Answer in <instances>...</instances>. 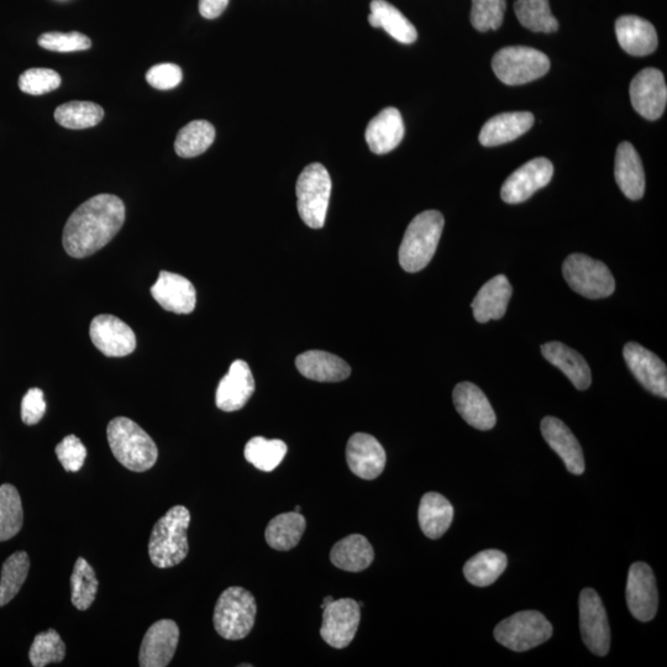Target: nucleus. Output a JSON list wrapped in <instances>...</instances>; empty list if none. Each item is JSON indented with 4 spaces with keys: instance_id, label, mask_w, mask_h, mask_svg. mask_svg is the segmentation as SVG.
<instances>
[{
    "instance_id": "1",
    "label": "nucleus",
    "mask_w": 667,
    "mask_h": 667,
    "mask_svg": "<svg viewBox=\"0 0 667 667\" xmlns=\"http://www.w3.org/2000/svg\"><path fill=\"white\" fill-rule=\"evenodd\" d=\"M125 206L113 194H98L81 204L68 218L62 243L75 259L96 254L107 246L123 228Z\"/></svg>"
},
{
    "instance_id": "2",
    "label": "nucleus",
    "mask_w": 667,
    "mask_h": 667,
    "mask_svg": "<svg viewBox=\"0 0 667 667\" xmlns=\"http://www.w3.org/2000/svg\"><path fill=\"white\" fill-rule=\"evenodd\" d=\"M110 450L126 469L145 472L155 466L159 450L155 441L134 420L114 418L107 428Z\"/></svg>"
},
{
    "instance_id": "3",
    "label": "nucleus",
    "mask_w": 667,
    "mask_h": 667,
    "mask_svg": "<svg viewBox=\"0 0 667 667\" xmlns=\"http://www.w3.org/2000/svg\"><path fill=\"white\" fill-rule=\"evenodd\" d=\"M189 523H191V513L185 506L171 508L157 521L152 529L149 543L152 564L159 569H170L187 558Z\"/></svg>"
},
{
    "instance_id": "4",
    "label": "nucleus",
    "mask_w": 667,
    "mask_h": 667,
    "mask_svg": "<svg viewBox=\"0 0 667 667\" xmlns=\"http://www.w3.org/2000/svg\"><path fill=\"white\" fill-rule=\"evenodd\" d=\"M445 220L438 210L417 215L408 225L399 248V264L409 273L425 269L438 249Z\"/></svg>"
},
{
    "instance_id": "5",
    "label": "nucleus",
    "mask_w": 667,
    "mask_h": 667,
    "mask_svg": "<svg viewBox=\"0 0 667 667\" xmlns=\"http://www.w3.org/2000/svg\"><path fill=\"white\" fill-rule=\"evenodd\" d=\"M257 606L255 597L243 587H229L220 595L214 608V628L220 637L241 640L255 626Z\"/></svg>"
},
{
    "instance_id": "6",
    "label": "nucleus",
    "mask_w": 667,
    "mask_h": 667,
    "mask_svg": "<svg viewBox=\"0 0 667 667\" xmlns=\"http://www.w3.org/2000/svg\"><path fill=\"white\" fill-rule=\"evenodd\" d=\"M297 208L304 223L312 229H322L332 194V178L327 168L314 162L304 168L298 177Z\"/></svg>"
},
{
    "instance_id": "7",
    "label": "nucleus",
    "mask_w": 667,
    "mask_h": 667,
    "mask_svg": "<svg viewBox=\"0 0 667 667\" xmlns=\"http://www.w3.org/2000/svg\"><path fill=\"white\" fill-rule=\"evenodd\" d=\"M492 70L507 86H521L544 77L550 70V60L532 47L509 46L493 56Z\"/></svg>"
},
{
    "instance_id": "8",
    "label": "nucleus",
    "mask_w": 667,
    "mask_h": 667,
    "mask_svg": "<svg viewBox=\"0 0 667 667\" xmlns=\"http://www.w3.org/2000/svg\"><path fill=\"white\" fill-rule=\"evenodd\" d=\"M553 626L537 611H523L504 619L495 629L498 643L513 651H527L548 642Z\"/></svg>"
},
{
    "instance_id": "9",
    "label": "nucleus",
    "mask_w": 667,
    "mask_h": 667,
    "mask_svg": "<svg viewBox=\"0 0 667 667\" xmlns=\"http://www.w3.org/2000/svg\"><path fill=\"white\" fill-rule=\"evenodd\" d=\"M563 273L572 290L582 297L607 298L616 291V281L611 270L603 262L590 256L570 255L564 262Z\"/></svg>"
},
{
    "instance_id": "10",
    "label": "nucleus",
    "mask_w": 667,
    "mask_h": 667,
    "mask_svg": "<svg viewBox=\"0 0 667 667\" xmlns=\"http://www.w3.org/2000/svg\"><path fill=\"white\" fill-rule=\"evenodd\" d=\"M580 628L586 647L598 656H606L611 647V628L601 597L592 588L580 595Z\"/></svg>"
},
{
    "instance_id": "11",
    "label": "nucleus",
    "mask_w": 667,
    "mask_h": 667,
    "mask_svg": "<svg viewBox=\"0 0 667 667\" xmlns=\"http://www.w3.org/2000/svg\"><path fill=\"white\" fill-rule=\"evenodd\" d=\"M361 607L351 598L334 600L323 609L320 635L325 643L335 649H344L353 642L360 626Z\"/></svg>"
},
{
    "instance_id": "12",
    "label": "nucleus",
    "mask_w": 667,
    "mask_h": 667,
    "mask_svg": "<svg viewBox=\"0 0 667 667\" xmlns=\"http://www.w3.org/2000/svg\"><path fill=\"white\" fill-rule=\"evenodd\" d=\"M554 176V166L545 157L527 162L503 183L501 197L508 204L528 201L539 189L549 185Z\"/></svg>"
},
{
    "instance_id": "13",
    "label": "nucleus",
    "mask_w": 667,
    "mask_h": 667,
    "mask_svg": "<svg viewBox=\"0 0 667 667\" xmlns=\"http://www.w3.org/2000/svg\"><path fill=\"white\" fill-rule=\"evenodd\" d=\"M630 101L633 108L648 120H658L667 103V87L663 72L645 68L630 83Z\"/></svg>"
},
{
    "instance_id": "14",
    "label": "nucleus",
    "mask_w": 667,
    "mask_h": 667,
    "mask_svg": "<svg viewBox=\"0 0 667 667\" xmlns=\"http://www.w3.org/2000/svg\"><path fill=\"white\" fill-rule=\"evenodd\" d=\"M630 613L640 622H649L658 612L659 595L653 570L645 563L630 566L627 590Z\"/></svg>"
},
{
    "instance_id": "15",
    "label": "nucleus",
    "mask_w": 667,
    "mask_h": 667,
    "mask_svg": "<svg viewBox=\"0 0 667 667\" xmlns=\"http://www.w3.org/2000/svg\"><path fill=\"white\" fill-rule=\"evenodd\" d=\"M89 335L94 346L108 357L128 356L136 349L134 330L114 315L101 314L94 318Z\"/></svg>"
},
{
    "instance_id": "16",
    "label": "nucleus",
    "mask_w": 667,
    "mask_h": 667,
    "mask_svg": "<svg viewBox=\"0 0 667 667\" xmlns=\"http://www.w3.org/2000/svg\"><path fill=\"white\" fill-rule=\"evenodd\" d=\"M180 628L171 619L152 624L141 643L139 661L141 667H166L175 656Z\"/></svg>"
},
{
    "instance_id": "17",
    "label": "nucleus",
    "mask_w": 667,
    "mask_h": 667,
    "mask_svg": "<svg viewBox=\"0 0 667 667\" xmlns=\"http://www.w3.org/2000/svg\"><path fill=\"white\" fill-rule=\"evenodd\" d=\"M623 356L640 385L655 396L667 398V369L658 356L637 343L624 346Z\"/></svg>"
},
{
    "instance_id": "18",
    "label": "nucleus",
    "mask_w": 667,
    "mask_h": 667,
    "mask_svg": "<svg viewBox=\"0 0 667 667\" xmlns=\"http://www.w3.org/2000/svg\"><path fill=\"white\" fill-rule=\"evenodd\" d=\"M346 461L351 472L360 479L375 480L386 467V451L370 434L356 433L346 446Z\"/></svg>"
},
{
    "instance_id": "19",
    "label": "nucleus",
    "mask_w": 667,
    "mask_h": 667,
    "mask_svg": "<svg viewBox=\"0 0 667 667\" xmlns=\"http://www.w3.org/2000/svg\"><path fill=\"white\" fill-rule=\"evenodd\" d=\"M255 392V380L248 364L236 360L231 364L229 372L220 381L215 403L220 411L236 412L246 406Z\"/></svg>"
},
{
    "instance_id": "20",
    "label": "nucleus",
    "mask_w": 667,
    "mask_h": 667,
    "mask_svg": "<svg viewBox=\"0 0 667 667\" xmlns=\"http://www.w3.org/2000/svg\"><path fill=\"white\" fill-rule=\"evenodd\" d=\"M151 294L155 301L167 312L189 314L197 303L196 288L186 277L177 273L161 271Z\"/></svg>"
},
{
    "instance_id": "21",
    "label": "nucleus",
    "mask_w": 667,
    "mask_h": 667,
    "mask_svg": "<svg viewBox=\"0 0 667 667\" xmlns=\"http://www.w3.org/2000/svg\"><path fill=\"white\" fill-rule=\"evenodd\" d=\"M453 401L456 411L471 427L479 430L495 428L497 418L490 401L481 388L471 382H461L455 387Z\"/></svg>"
},
{
    "instance_id": "22",
    "label": "nucleus",
    "mask_w": 667,
    "mask_h": 667,
    "mask_svg": "<svg viewBox=\"0 0 667 667\" xmlns=\"http://www.w3.org/2000/svg\"><path fill=\"white\" fill-rule=\"evenodd\" d=\"M540 428L546 443L564 461L567 471L574 475L584 474L586 469L584 451L567 425L558 418L546 417L542 420Z\"/></svg>"
},
{
    "instance_id": "23",
    "label": "nucleus",
    "mask_w": 667,
    "mask_h": 667,
    "mask_svg": "<svg viewBox=\"0 0 667 667\" xmlns=\"http://www.w3.org/2000/svg\"><path fill=\"white\" fill-rule=\"evenodd\" d=\"M404 131L401 112L397 108H386L367 125L366 143L374 154L386 155L402 143Z\"/></svg>"
},
{
    "instance_id": "24",
    "label": "nucleus",
    "mask_w": 667,
    "mask_h": 667,
    "mask_svg": "<svg viewBox=\"0 0 667 667\" xmlns=\"http://www.w3.org/2000/svg\"><path fill=\"white\" fill-rule=\"evenodd\" d=\"M619 45L632 56H648L658 49L654 25L637 15H623L616 21Z\"/></svg>"
},
{
    "instance_id": "25",
    "label": "nucleus",
    "mask_w": 667,
    "mask_h": 667,
    "mask_svg": "<svg viewBox=\"0 0 667 667\" xmlns=\"http://www.w3.org/2000/svg\"><path fill=\"white\" fill-rule=\"evenodd\" d=\"M534 125V115L529 112L502 113L482 126L481 145L495 147L511 143L527 133Z\"/></svg>"
},
{
    "instance_id": "26",
    "label": "nucleus",
    "mask_w": 667,
    "mask_h": 667,
    "mask_svg": "<svg viewBox=\"0 0 667 667\" xmlns=\"http://www.w3.org/2000/svg\"><path fill=\"white\" fill-rule=\"evenodd\" d=\"M614 176L624 196L632 201L643 198L645 193L643 162L635 147L627 141L618 146Z\"/></svg>"
},
{
    "instance_id": "27",
    "label": "nucleus",
    "mask_w": 667,
    "mask_h": 667,
    "mask_svg": "<svg viewBox=\"0 0 667 667\" xmlns=\"http://www.w3.org/2000/svg\"><path fill=\"white\" fill-rule=\"evenodd\" d=\"M512 292L511 283L504 275L493 277L485 283L471 304L477 322L483 324L492 319L503 318L511 301Z\"/></svg>"
},
{
    "instance_id": "28",
    "label": "nucleus",
    "mask_w": 667,
    "mask_h": 667,
    "mask_svg": "<svg viewBox=\"0 0 667 667\" xmlns=\"http://www.w3.org/2000/svg\"><path fill=\"white\" fill-rule=\"evenodd\" d=\"M544 359L558 367L569 378L577 390L585 391L591 386V369L584 356L559 341H551L542 346Z\"/></svg>"
},
{
    "instance_id": "29",
    "label": "nucleus",
    "mask_w": 667,
    "mask_h": 667,
    "mask_svg": "<svg viewBox=\"0 0 667 667\" xmlns=\"http://www.w3.org/2000/svg\"><path fill=\"white\" fill-rule=\"evenodd\" d=\"M296 366L302 376L317 382H340L351 374L343 359L327 351H307L297 357Z\"/></svg>"
},
{
    "instance_id": "30",
    "label": "nucleus",
    "mask_w": 667,
    "mask_h": 667,
    "mask_svg": "<svg viewBox=\"0 0 667 667\" xmlns=\"http://www.w3.org/2000/svg\"><path fill=\"white\" fill-rule=\"evenodd\" d=\"M420 529L429 539H439L448 532L454 519V508L443 495L429 492L419 504Z\"/></svg>"
},
{
    "instance_id": "31",
    "label": "nucleus",
    "mask_w": 667,
    "mask_h": 667,
    "mask_svg": "<svg viewBox=\"0 0 667 667\" xmlns=\"http://www.w3.org/2000/svg\"><path fill=\"white\" fill-rule=\"evenodd\" d=\"M375 551L364 535H349L333 546L330 560L340 570L361 572L374 563Z\"/></svg>"
},
{
    "instance_id": "32",
    "label": "nucleus",
    "mask_w": 667,
    "mask_h": 667,
    "mask_svg": "<svg viewBox=\"0 0 667 667\" xmlns=\"http://www.w3.org/2000/svg\"><path fill=\"white\" fill-rule=\"evenodd\" d=\"M369 23L382 28L401 44L411 45L418 39L417 29L396 7L386 0H372Z\"/></svg>"
},
{
    "instance_id": "33",
    "label": "nucleus",
    "mask_w": 667,
    "mask_h": 667,
    "mask_svg": "<svg viewBox=\"0 0 667 667\" xmlns=\"http://www.w3.org/2000/svg\"><path fill=\"white\" fill-rule=\"evenodd\" d=\"M306 518L299 512L282 513L267 525L265 538L267 544L277 551H288L301 542L306 532Z\"/></svg>"
},
{
    "instance_id": "34",
    "label": "nucleus",
    "mask_w": 667,
    "mask_h": 667,
    "mask_svg": "<svg viewBox=\"0 0 667 667\" xmlns=\"http://www.w3.org/2000/svg\"><path fill=\"white\" fill-rule=\"evenodd\" d=\"M507 556L500 550H485L476 554L464 566L466 580L471 585L486 587L498 580L507 569Z\"/></svg>"
},
{
    "instance_id": "35",
    "label": "nucleus",
    "mask_w": 667,
    "mask_h": 667,
    "mask_svg": "<svg viewBox=\"0 0 667 667\" xmlns=\"http://www.w3.org/2000/svg\"><path fill=\"white\" fill-rule=\"evenodd\" d=\"M215 140V128L207 120H194L183 126L175 141L176 154L192 159L204 154Z\"/></svg>"
},
{
    "instance_id": "36",
    "label": "nucleus",
    "mask_w": 667,
    "mask_h": 667,
    "mask_svg": "<svg viewBox=\"0 0 667 667\" xmlns=\"http://www.w3.org/2000/svg\"><path fill=\"white\" fill-rule=\"evenodd\" d=\"M514 10L519 23L534 33L549 34L559 29V21L551 13L549 0H517Z\"/></svg>"
},
{
    "instance_id": "37",
    "label": "nucleus",
    "mask_w": 667,
    "mask_h": 667,
    "mask_svg": "<svg viewBox=\"0 0 667 667\" xmlns=\"http://www.w3.org/2000/svg\"><path fill=\"white\" fill-rule=\"evenodd\" d=\"M54 117L63 128L83 130L101 123L104 109L92 102H68L55 110Z\"/></svg>"
},
{
    "instance_id": "38",
    "label": "nucleus",
    "mask_w": 667,
    "mask_h": 667,
    "mask_svg": "<svg viewBox=\"0 0 667 667\" xmlns=\"http://www.w3.org/2000/svg\"><path fill=\"white\" fill-rule=\"evenodd\" d=\"M23 504L17 488L9 483L0 486V542H7L23 528Z\"/></svg>"
},
{
    "instance_id": "39",
    "label": "nucleus",
    "mask_w": 667,
    "mask_h": 667,
    "mask_svg": "<svg viewBox=\"0 0 667 667\" xmlns=\"http://www.w3.org/2000/svg\"><path fill=\"white\" fill-rule=\"evenodd\" d=\"M287 450L285 441L256 437L246 444L244 455L246 461L254 465L257 470L271 472L280 466L285 459Z\"/></svg>"
},
{
    "instance_id": "40",
    "label": "nucleus",
    "mask_w": 667,
    "mask_h": 667,
    "mask_svg": "<svg viewBox=\"0 0 667 667\" xmlns=\"http://www.w3.org/2000/svg\"><path fill=\"white\" fill-rule=\"evenodd\" d=\"M29 570L30 559L25 551H18L5 560L0 577V607L7 606L18 595L25 584Z\"/></svg>"
},
{
    "instance_id": "41",
    "label": "nucleus",
    "mask_w": 667,
    "mask_h": 667,
    "mask_svg": "<svg viewBox=\"0 0 667 667\" xmlns=\"http://www.w3.org/2000/svg\"><path fill=\"white\" fill-rule=\"evenodd\" d=\"M72 605L78 611H87L96 600L99 582L93 567L84 558H78L71 576Z\"/></svg>"
},
{
    "instance_id": "42",
    "label": "nucleus",
    "mask_w": 667,
    "mask_h": 667,
    "mask_svg": "<svg viewBox=\"0 0 667 667\" xmlns=\"http://www.w3.org/2000/svg\"><path fill=\"white\" fill-rule=\"evenodd\" d=\"M66 656V645L55 629L36 635L29 651L31 665L45 667L62 663Z\"/></svg>"
},
{
    "instance_id": "43",
    "label": "nucleus",
    "mask_w": 667,
    "mask_h": 667,
    "mask_svg": "<svg viewBox=\"0 0 667 667\" xmlns=\"http://www.w3.org/2000/svg\"><path fill=\"white\" fill-rule=\"evenodd\" d=\"M506 8V0H472V26L481 33L500 29Z\"/></svg>"
},
{
    "instance_id": "44",
    "label": "nucleus",
    "mask_w": 667,
    "mask_h": 667,
    "mask_svg": "<svg viewBox=\"0 0 667 667\" xmlns=\"http://www.w3.org/2000/svg\"><path fill=\"white\" fill-rule=\"evenodd\" d=\"M61 86V76L50 68H30L21 73L19 88L30 96H42L56 91Z\"/></svg>"
},
{
    "instance_id": "45",
    "label": "nucleus",
    "mask_w": 667,
    "mask_h": 667,
    "mask_svg": "<svg viewBox=\"0 0 667 667\" xmlns=\"http://www.w3.org/2000/svg\"><path fill=\"white\" fill-rule=\"evenodd\" d=\"M39 46L42 49L60 54L68 52L86 51L91 49L92 41L88 36L81 33H45L38 39Z\"/></svg>"
},
{
    "instance_id": "46",
    "label": "nucleus",
    "mask_w": 667,
    "mask_h": 667,
    "mask_svg": "<svg viewBox=\"0 0 667 667\" xmlns=\"http://www.w3.org/2000/svg\"><path fill=\"white\" fill-rule=\"evenodd\" d=\"M57 459L67 472H78L82 469L87 458L86 446L76 435H68L56 446Z\"/></svg>"
},
{
    "instance_id": "47",
    "label": "nucleus",
    "mask_w": 667,
    "mask_h": 667,
    "mask_svg": "<svg viewBox=\"0 0 667 667\" xmlns=\"http://www.w3.org/2000/svg\"><path fill=\"white\" fill-rule=\"evenodd\" d=\"M183 80V73L180 66L175 63H160L151 67L146 73V81L151 87L159 91H170L176 88Z\"/></svg>"
},
{
    "instance_id": "48",
    "label": "nucleus",
    "mask_w": 667,
    "mask_h": 667,
    "mask_svg": "<svg viewBox=\"0 0 667 667\" xmlns=\"http://www.w3.org/2000/svg\"><path fill=\"white\" fill-rule=\"evenodd\" d=\"M46 402L40 388H30L21 402V419L26 425H35L44 418Z\"/></svg>"
},
{
    "instance_id": "49",
    "label": "nucleus",
    "mask_w": 667,
    "mask_h": 667,
    "mask_svg": "<svg viewBox=\"0 0 667 667\" xmlns=\"http://www.w3.org/2000/svg\"><path fill=\"white\" fill-rule=\"evenodd\" d=\"M229 0H199V13L203 18L215 19L227 9Z\"/></svg>"
},
{
    "instance_id": "50",
    "label": "nucleus",
    "mask_w": 667,
    "mask_h": 667,
    "mask_svg": "<svg viewBox=\"0 0 667 667\" xmlns=\"http://www.w3.org/2000/svg\"><path fill=\"white\" fill-rule=\"evenodd\" d=\"M334 601V598L332 596H328L327 598H324L322 609L330 605Z\"/></svg>"
},
{
    "instance_id": "51",
    "label": "nucleus",
    "mask_w": 667,
    "mask_h": 667,
    "mask_svg": "<svg viewBox=\"0 0 667 667\" xmlns=\"http://www.w3.org/2000/svg\"><path fill=\"white\" fill-rule=\"evenodd\" d=\"M296 512H301V507L297 506L296 507Z\"/></svg>"
}]
</instances>
